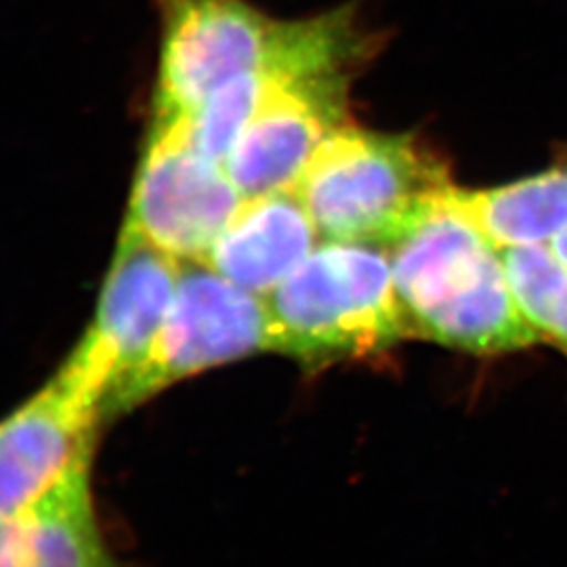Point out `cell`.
Instances as JSON below:
<instances>
[{
	"label": "cell",
	"instance_id": "1",
	"mask_svg": "<svg viewBox=\"0 0 567 567\" xmlns=\"http://www.w3.org/2000/svg\"><path fill=\"white\" fill-rule=\"evenodd\" d=\"M156 114L194 116L213 91L246 74L299 79L349 70L364 55L353 9L271 20L244 0H163Z\"/></svg>",
	"mask_w": 567,
	"mask_h": 567
},
{
	"label": "cell",
	"instance_id": "2",
	"mask_svg": "<svg viewBox=\"0 0 567 567\" xmlns=\"http://www.w3.org/2000/svg\"><path fill=\"white\" fill-rule=\"evenodd\" d=\"M389 257L410 339L477 355L540 343L515 303L501 248L446 203L393 244Z\"/></svg>",
	"mask_w": 567,
	"mask_h": 567
},
{
	"label": "cell",
	"instance_id": "3",
	"mask_svg": "<svg viewBox=\"0 0 567 567\" xmlns=\"http://www.w3.org/2000/svg\"><path fill=\"white\" fill-rule=\"evenodd\" d=\"M452 185L446 163L414 135L343 122L320 143L295 192L322 240L389 250Z\"/></svg>",
	"mask_w": 567,
	"mask_h": 567
},
{
	"label": "cell",
	"instance_id": "4",
	"mask_svg": "<svg viewBox=\"0 0 567 567\" xmlns=\"http://www.w3.org/2000/svg\"><path fill=\"white\" fill-rule=\"evenodd\" d=\"M274 351L305 370L372 358L410 339L389 250L322 240L267 295Z\"/></svg>",
	"mask_w": 567,
	"mask_h": 567
},
{
	"label": "cell",
	"instance_id": "5",
	"mask_svg": "<svg viewBox=\"0 0 567 567\" xmlns=\"http://www.w3.org/2000/svg\"><path fill=\"white\" fill-rule=\"evenodd\" d=\"M105 389L72 351L60 370L0 421V519L20 517L89 475Z\"/></svg>",
	"mask_w": 567,
	"mask_h": 567
},
{
	"label": "cell",
	"instance_id": "6",
	"mask_svg": "<svg viewBox=\"0 0 567 567\" xmlns=\"http://www.w3.org/2000/svg\"><path fill=\"white\" fill-rule=\"evenodd\" d=\"M261 351H274L267 297L227 280L204 261H183L163 332L124 389L116 416L183 379Z\"/></svg>",
	"mask_w": 567,
	"mask_h": 567
},
{
	"label": "cell",
	"instance_id": "7",
	"mask_svg": "<svg viewBox=\"0 0 567 567\" xmlns=\"http://www.w3.org/2000/svg\"><path fill=\"white\" fill-rule=\"evenodd\" d=\"M244 196L194 142L189 116H161L143 154L126 225L179 261H204Z\"/></svg>",
	"mask_w": 567,
	"mask_h": 567
},
{
	"label": "cell",
	"instance_id": "8",
	"mask_svg": "<svg viewBox=\"0 0 567 567\" xmlns=\"http://www.w3.org/2000/svg\"><path fill=\"white\" fill-rule=\"evenodd\" d=\"M183 261L124 224L103 284L95 320L76 349L107 389V419L116 416L124 389L147 362L163 332L182 278Z\"/></svg>",
	"mask_w": 567,
	"mask_h": 567
},
{
	"label": "cell",
	"instance_id": "9",
	"mask_svg": "<svg viewBox=\"0 0 567 567\" xmlns=\"http://www.w3.org/2000/svg\"><path fill=\"white\" fill-rule=\"evenodd\" d=\"M349 82V70H330L269 86L225 161L244 198L297 187L320 143L347 122Z\"/></svg>",
	"mask_w": 567,
	"mask_h": 567
},
{
	"label": "cell",
	"instance_id": "10",
	"mask_svg": "<svg viewBox=\"0 0 567 567\" xmlns=\"http://www.w3.org/2000/svg\"><path fill=\"white\" fill-rule=\"evenodd\" d=\"M322 236L297 192L244 198L204 264L267 297L303 264Z\"/></svg>",
	"mask_w": 567,
	"mask_h": 567
},
{
	"label": "cell",
	"instance_id": "11",
	"mask_svg": "<svg viewBox=\"0 0 567 567\" xmlns=\"http://www.w3.org/2000/svg\"><path fill=\"white\" fill-rule=\"evenodd\" d=\"M0 567H121L95 515L91 475L41 507L0 519Z\"/></svg>",
	"mask_w": 567,
	"mask_h": 567
},
{
	"label": "cell",
	"instance_id": "12",
	"mask_svg": "<svg viewBox=\"0 0 567 567\" xmlns=\"http://www.w3.org/2000/svg\"><path fill=\"white\" fill-rule=\"evenodd\" d=\"M444 203L498 248L550 244L567 227V164L487 189L452 185Z\"/></svg>",
	"mask_w": 567,
	"mask_h": 567
},
{
	"label": "cell",
	"instance_id": "13",
	"mask_svg": "<svg viewBox=\"0 0 567 567\" xmlns=\"http://www.w3.org/2000/svg\"><path fill=\"white\" fill-rule=\"evenodd\" d=\"M508 284L527 324L540 341L567 355V267L550 244L501 248Z\"/></svg>",
	"mask_w": 567,
	"mask_h": 567
},
{
	"label": "cell",
	"instance_id": "14",
	"mask_svg": "<svg viewBox=\"0 0 567 567\" xmlns=\"http://www.w3.org/2000/svg\"><path fill=\"white\" fill-rule=\"evenodd\" d=\"M280 79L286 76L246 74L213 91L200 110L189 116L194 142L200 145L204 154L225 166L244 128L257 114L265 93Z\"/></svg>",
	"mask_w": 567,
	"mask_h": 567
},
{
	"label": "cell",
	"instance_id": "15",
	"mask_svg": "<svg viewBox=\"0 0 567 567\" xmlns=\"http://www.w3.org/2000/svg\"><path fill=\"white\" fill-rule=\"evenodd\" d=\"M550 248H553V252H555L567 267V227L550 243Z\"/></svg>",
	"mask_w": 567,
	"mask_h": 567
}]
</instances>
